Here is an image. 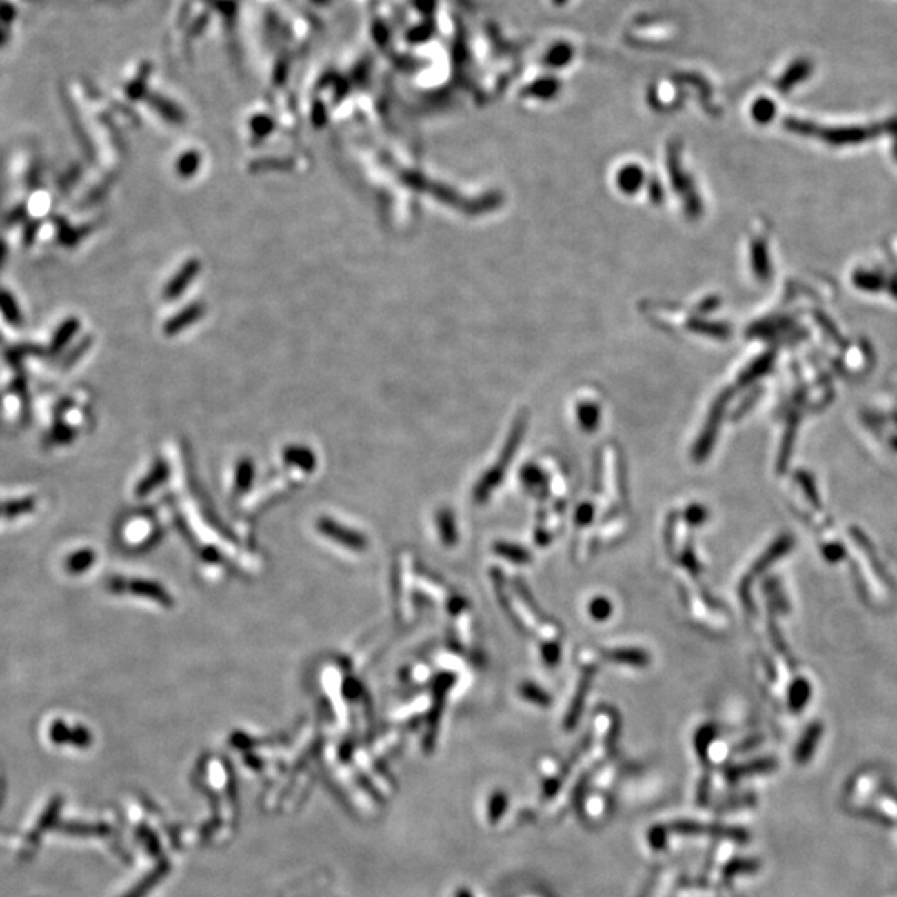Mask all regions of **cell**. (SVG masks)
Masks as SVG:
<instances>
[{
  "label": "cell",
  "mask_w": 897,
  "mask_h": 897,
  "mask_svg": "<svg viewBox=\"0 0 897 897\" xmlns=\"http://www.w3.org/2000/svg\"><path fill=\"white\" fill-rule=\"evenodd\" d=\"M40 509L37 494H20L0 497V523H17L34 517Z\"/></svg>",
  "instance_id": "obj_1"
}]
</instances>
